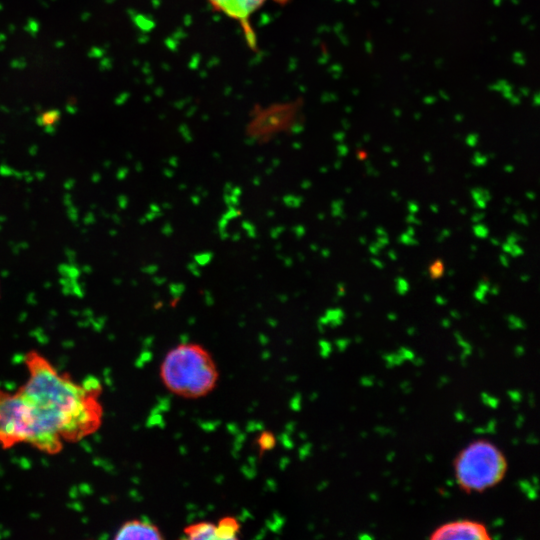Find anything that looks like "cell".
Masks as SVG:
<instances>
[{"label": "cell", "mask_w": 540, "mask_h": 540, "mask_svg": "<svg viewBox=\"0 0 540 540\" xmlns=\"http://www.w3.org/2000/svg\"><path fill=\"white\" fill-rule=\"evenodd\" d=\"M24 363L27 378L16 391L35 426V449L55 455L64 444L79 442L101 427L102 388L97 379L76 382L36 350L26 354Z\"/></svg>", "instance_id": "6da1fadb"}, {"label": "cell", "mask_w": 540, "mask_h": 540, "mask_svg": "<svg viewBox=\"0 0 540 540\" xmlns=\"http://www.w3.org/2000/svg\"><path fill=\"white\" fill-rule=\"evenodd\" d=\"M159 377L173 395L197 400L209 395L219 382L212 354L198 343H180L169 349L159 366Z\"/></svg>", "instance_id": "7a4b0ae2"}, {"label": "cell", "mask_w": 540, "mask_h": 540, "mask_svg": "<svg viewBox=\"0 0 540 540\" xmlns=\"http://www.w3.org/2000/svg\"><path fill=\"white\" fill-rule=\"evenodd\" d=\"M459 485L467 492H481L500 482L506 472L502 452L486 440H478L463 449L455 460Z\"/></svg>", "instance_id": "3957f363"}, {"label": "cell", "mask_w": 540, "mask_h": 540, "mask_svg": "<svg viewBox=\"0 0 540 540\" xmlns=\"http://www.w3.org/2000/svg\"><path fill=\"white\" fill-rule=\"evenodd\" d=\"M36 439L31 414L19 393L0 388V447L28 444L34 448Z\"/></svg>", "instance_id": "277c9868"}, {"label": "cell", "mask_w": 540, "mask_h": 540, "mask_svg": "<svg viewBox=\"0 0 540 540\" xmlns=\"http://www.w3.org/2000/svg\"><path fill=\"white\" fill-rule=\"evenodd\" d=\"M211 7L232 20L239 22L250 44H255V36L249 25V20L266 0H208Z\"/></svg>", "instance_id": "5b68a950"}, {"label": "cell", "mask_w": 540, "mask_h": 540, "mask_svg": "<svg viewBox=\"0 0 540 540\" xmlns=\"http://www.w3.org/2000/svg\"><path fill=\"white\" fill-rule=\"evenodd\" d=\"M486 527L479 522L471 520H458L446 523L437 528L431 535V539H489Z\"/></svg>", "instance_id": "8992f818"}, {"label": "cell", "mask_w": 540, "mask_h": 540, "mask_svg": "<svg viewBox=\"0 0 540 540\" xmlns=\"http://www.w3.org/2000/svg\"><path fill=\"white\" fill-rule=\"evenodd\" d=\"M164 538L157 525L137 518L122 523L114 535L116 540H162Z\"/></svg>", "instance_id": "52a82bcc"}, {"label": "cell", "mask_w": 540, "mask_h": 540, "mask_svg": "<svg viewBox=\"0 0 540 540\" xmlns=\"http://www.w3.org/2000/svg\"><path fill=\"white\" fill-rule=\"evenodd\" d=\"M241 533V524L234 516H223L215 523V540H236Z\"/></svg>", "instance_id": "ba28073f"}, {"label": "cell", "mask_w": 540, "mask_h": 540, "mask_svg": "<svg viewBox=\"0 0 540 540\" xmlns=\"http://www.w3.org/2000/svg\"><path fill=\"white\" fill-rule=\"evenodd\" d=\"M183 533L190 540H215V523L197 521L185 526Z\"/></svg>", "instance_id": "9c48e42d"}, {"label": "cell", "mask_w": 540, "mask_h": 540, "mask_svg": "<svg viewBox=\"0 0 540 540\" xmlns=\"http://www.w3.org/2000/svg\"><path fill=\"white\" fill-rule=\"evenodd\" d=\"M277 439L275 434L270 430H262L255 438V444L260 455L273 450L276 446Z\"/></svg>", "instance_id": "30bf717a"}, {"label": "cell", "mask_w": 540, "mask_h": 540, "mask_svg": "<svg viewBox=\"0 0 540 540\" xmlns=\"http://www.w3.org/2000/svg\"><path fill=\"white\" fill-rule=\"evenodd\" d=\"M60 113L58 110H49L44 112L39 119V122L43 126H52L59 119Z\"/></svg>", "instance_id": "8fae6325"}]
</instances>
